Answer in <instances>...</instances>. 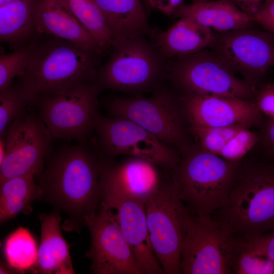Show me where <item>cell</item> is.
Instances as JSON below:
<instances>
[{
	"instance_id": "6da1fadb",
	"label": "cell",
	"mask_w": 274,
	"mask_h": 274,
	"mask_svg": "<svg viewBox=\"0 0 274 274\" xmlns=\"http://www.w3.org/2000/svg\"><path fill=\"white\" fill-rule=\"evenodd\" d=\"M88 142L51 149L44 168L37 176L41 200L69 216L62 228L79 232L84 217L96 212L101 200L102 159Z\"/></svg>"
},
{
	"instance_id": "7a4b0ae2",
	"label": "cell",
	"mask_w": 274,
	"mask_h": 274,
	"mask_svg": "<svg viewBox=\"0 0 274 274\" xmlns=\"http://www.w3.org/2000/svg\"><path fill=\"white\" fill-rule=\"evenodd\" d=\"M212 216L234 236L274 230V162L241 159L226 204Z\"/></svg>"
},
{
	"instance_id": "3957f363",
	"label": "cell",
	"mask_w": 274,
	"mask_h": 274,
	"mask_svg": "<svg viewBox=\"0 0 274 274\" xmlns=\"http://www.w3.org/2000/svg\"><path fill=\"white\" fill-rule=\"evenodd\" d=\"M35 41L30 62L19 84L30 104L39 96L95 82L96 53L67 41L48 36Z\"/></svg>"
},
{
	"instance_id": "277c9868",
	"label": "cell",
	"mask_w": 274,
	"mask_h": 274,
	"mask_svg": "<svg viewBox=\"0 0 274 274\" xmlns=\"http://www.w3.org/2000/svg\"><path fill=\"white\" fill-rule=\"evenodd\" d=\"M169 170L190 213L212 215L227 203L241 160H229L192 145Z\"/></svg>"
},
{
	"instance_id": "5b68a950",
	"label": "cell",
	"mask_w": 274,
	"mask_h": 274,
	"mask_svg": "<svg viewBox=\"0 0 274 274\" xmlns=\"http://www.w3.org/2000/svg\"><path fill=\"white\" fill-rule=\"evenodd\" d=\"M107 62L97 70L95 82L109 89L139 95L153 91L166 76L167 61L145 36L117 43Z\"/></svg>"
},
{
	"instance_id": "8992f818",
	"label": "cell",
	"mask_w": 274,
	"mask_h": 274,
	"mask_svg": "<svg viewBox=\"0 0 274 274\" xmlns=\"http://www.w3.org/2000/svg\"><path fill=\"white\" fill-rule=\"evenodd\" d=\"M106 108L110 116L135 123L180 154L192 145L179 97L160 85L149 97L139 94L112 98Z\"/></svg>"
},
{
	"instance_id": "52a82bcc",
	"label": "cell",
	"mask_w": 274,
	"mask_h": 274,
	"mask_svg": "<svg viewBox=\"0 0 274 274\" xmlns=\"http://www.w3.org/2000/svg\"><path fill=\"white\" fill-rule=\"evenodd\" d=\"M213 51L203 49L167 61L166 76L181 95H227L251 99L257 89L235 76Z\"/></svg>"
},
{
	"instance_id": "ba28073f",
	"label": "cell",
	"mask_w": 274,
	"mask_h": 274,
	"mask_svg": "<svg viewBox=\"0 0 274 274\" xmlns=\"http://www.w3.org/2000/svg\"><path fill=\"white\" fill-rule=\"evenodd\" d=\"M100 91L95 82H90L41 95L35 101L38 115L54 139L87 143L94 132Z\"/></svg>"
},
{
	"instance_id": "9c48e42d",
	"label": "cell",
	"mask_w": 274,
	"mask_h": 274,
	"mask_svg": "<svg viewBox=\"0 0 274 274\" xmlns=\"http://www.w3.org/2000/svg\"><path fill=\"white\" fill-rule=\"evenodd\" d=\"M145 208L152 247L164 273H181L184 226L189 210L180 199L170 173Z\"/></svg>"
},
{
	"instance_id": "30bf717a",
	"label": "cell",
	"mask_w": 274,
	"mask_h": 274,
	"mask_svg": "<svg viewBox=\"0 0 274 274\" xmlns=\"http://www.w3.org/2000/svg\"><path fill=\"white\" fill-rule=\"evenodd\" d=\"M92 143L105 158L119 156L142 158L170 170L179 163L180 153L135 123L125 118L97 114Z\"/></svg>"
},
{
	"instance_id": "8fae6325",
	"label": "cell",
	"mask_w": 274,
	"mask_h": 274,
	"mask_svg": "<svg viewBox=\"0 0 274 274\" xmlns=\"http://www.w3.org/2000/svg\"><path fill=\"white\" fill-rule=\"evenodd\" d=\"M235 237L212 215L188 214L184 223L180 272L183 274L231 273Z\"/></svg>"
},
{
	"instance_id": "7c38bea8",
	"label": "cell",
	"mask_w": 274,
	"mask_h": 274,
	"mask_svg": "<svg viewBox=\"0 0 274 274\" xmlns=\"http://www.w3.org/2000/svg\"><path fill=\"white\" fill-rule=\"evenodd\" d=\"M54 140L38 115L32 113L12 122L5 134V155L0 164V183L44 168Z\"/></svg>"
},
{
	"instance_id": "4fadbf2b",
	"label": "cell",
	"mask_w": 274,
	"mask_h": 274,
	"mask_svg": "<svg viewBox=\"0 0 274 274\" xmlns=\"http://www.w3.org/2000/svg\"><path fill=\"white\" fill-rule=\"evenodd\" d=\"M209 47L256 88L260 78L274 66V34L266 30L250 28L214 32Z\"/></svg>"
},
{
	"instance_id": "5bb4252c",
	"label": "cell",
	"mask_w": 274,
	"mask_h": 274,
	"mask_svg": "<svg viewBox=\"0 0 274 274\" xmlns=\"http://www.w3.org/2000/svg\"><path fill=\"white\" fill-rule=\"evenodd\" d=\"M112 211L100 204L96 212L84 219L91 236L85 256L91 260L92 273L142 274Z\"/></svg>"
},
{
	"instance_id": "9a60e30c",
	"label": "cell",
	"mask_w": 274,
	"mask_h": 274,
	"mask_svg": "<svg viewBox=\"0 0 274 274\" xmlns=\"http://www.w3.org/2000/svg\"><path fill=\"white\" fill-rule=\"evenodd\" d=\"M101 157V197L115 196L145 203L169 175L164 177L163 168L142 158L125 156L116 161Z\"/></svg>"
},
{
	"instance_id": "2e32d148",
	"label": "cell",
	"mask_w": 274,
	"mask_h": 274,
	"mask_svg": "<svg viewBox=\"0 0 274 274\" xmlns=\"http://www.w3.org/2000/svg\"><path fill=\"white\" fill-rule=\"evenodd\" d=\"M179 102L189 125L217 127L258 124L261 113L254 101L227 95H180Z\"/></svg>"
},
{
	"instance_id": "e0dca14e",
	"label": "cell",
	"mask_w": 274,
	"mask_h": 274,
	"mask_svg": "<svg viewBox=\"0 0 274 274\" xmlns=\"http://www.w3.org/2000/svg\"><path fill=\"white\" fill-rule=\"evenodd\" d=\"M100 204L116 210L122 233L142 274L164 273L151 243L145 203L126 198L103 195Z\"/></svg>"
},
{
	"instance_id": "ac0fdd59",
	"label": "cell",
	"mask_w": 274,
	"mask_h": 274,
	"mask_svg": "<svg viewBox=\"0 0 274 274\" xmlns=\"http://www.w3.org/2000/svg\"><path fill=\"white\" fill-rule=\"evenodd\" d=\"M36 26L38 35L64 40L98 55L103 53L63 0H39Z\"/></svg>"
},
{
	"instance_id": "d6986e66",
	"label": "cell",
	"mask_w": 274,
	"mask_h": 274,
	"mask_svg": "<svg viewBox=\"0 0 274 274\" xmlns=\"http://www.w3.org/2000/svg\"><path fill=\"white\" fill-rule=\"evenodd\" d=\"M243 125L217 127L189 125L196 144L203 150L224 159L241 160L260 141V135Z\"/></svg>"
},
{
	"instance_id": "ffe728a7",
	"label": "cell",
	"mask_w": 274,
	"mask_h": 274,
	"mask_svg": "<svg viewBox=\"0 0 274 274\" xmlns=\"http://www.w3.org/2000/svg\"><path fill=\"white\" fill-rule=\"evenodd\" d=\"M174 15L216 32L252 28L254 23L250 16L230 0H199L188 5L183 4Z\"/></svg>"
},
{
	"instance_id": "44dd1931",
	"label": "cell",
	"mask_w": 274,
	"mask_h": 274,
	"mask_svg": "<svg viewBox=\"0 0 274 274\" xmlns=\"http://www.w3.org/2000/svg\"><path fill=\"white\" fill-rule=\"evenodd\" d=\"M59 212L39 214L41 239L37 263L31 270L33 273H75L70 254V245L61 233Z\"/></svg>"
},
{
	"instance_id": "7402d4cb",
	"label": "cell",
	"mask_w": 274,
	"mask_h": 274,
	"mask_svg": "<svg viewBox=\"0 0 274 274\" xmlns=\"http://www.w3.org/2000/svg\"><path fill=\"white\" fill-rule=\"evenodd\" d=\"M159 53L167 61L209 47L214 32L190 19L181 18L165 31L151 30Z\"/></svg>"
},
{
	"instance_id": "603a6c76",
	"label": "cell",
	"mask_w": 274,
	"mask_h": 274,
	"mask_svg": "<svg viewBox=\"0 0 274 274\" xmlns=\"http://www.w3.org/2000/svg\"><path fill=\"white\" fill-rule=\"evenodd\" d=\"M101 11L115 44L145 36L151 30L142 0H93Z\"/></svg>"
},
{
	"instance_id": "cb8c5ba5",
	"label": "cell",
	"mask_w": 274,
	"mask_h": 274,
	"mask_svg": "<svg viewBox=\"0 0 274 274\" xmlns=\"http://www.w3.org/2000/svg\"><path fill=\"white\" fill-rule=\"evenodd\" d=\"M39 0H14L0 6V40L17 49L32 41Z\"/></svg>"
},
{
	"instance_id": "d4e9b609",
	"label": "cell",
	"mask_w": 274,
	"mask_h": 274,
	"mask_svg": "<svg viewBox=\"0 0 274 274\" xmlns=\"http://www.w3.org/2000/svg\"><path fill=\"white\" fill-rule=\"evenodd\" d=\"M34 175L27 174L7 179L0 183V223L15 218L18 214H29L31 203L42 199L43 192L34 181Z\"/></svg>"
},
{
	"instance_id": "484cf974",
	"label": "cell",
	"mask_w": 274,
	"mask_h": 274,
	"mask_svg": "<svg viewBox=\"0 0 274 274\" xmlns=\"http://www.w3.org/2000/svg\"><path fill=\"white\" fill-rule=\"evenodd\" d=\"M36 241L26 228L19 227L6 238L3 253L6 262L18 273H24L36 266L38 258Z\"/></svg>"
},
{
	"instance_id": "4316f807",
	"label": "cell",
	"mask_w": 274,
	"mask_h": 274,
	"mask_svg": "<svg viewBox=\"0 0 274 274\" xmlns=\"http://www.w3.org/2000/svg\"><path fill=\"white\" fill-rule=\"evenodd\" d=\"M71 13L87 30L104 52L114 41L103 15L93 0H63Z\"/></svg>"
},
{
	"instance_id": "83f0119b",
	"label": "cell",
	"mask_w": 274,
	"mask_h": 274,
	"mask_svg": "<svg viewBox=\"0 0 274 274\" xmlns=\"http://www.w3.org/2000/svg\"><path fill=\"white\" fill-rule=\"evenodd\" d=\"M234 237L231 273L274 274V264L270 260L255 251L245 238Z\"/></svg>"
},
{
	"instance_id": "f1b7e54d",
	"label": "cell",
	"mask_w": 274,
	"mask_h": 274,
	"mask_svg": "<svg viewBox=\"0 0 274 274\" xmlns=\"http://www.w3.org/2000/svg\"><path fill=\"white\" fill-rule=\"evenodd\" d=\"M29 104L20 85L0 90V136L5 135L12 122L27 114Z\"/></svg>"
},
{
	"instance_id": "f546056e",
	"label": "cell",
	"mask_w": 274,
	"mask_h": 274,
	"mask_svg": "<svg viewBox=\"0 0 274 274\" xmlns=\"http://www.w3.org/2000/svg\"><path fill=\"white\" fill-rule=\"evenodd\" d=\"M35 41L14 50L11 53L0 55V90L12 85L13 79L20 78L24 73L30 62Z\"/></svg>"
},
{
	"instance_id": "4dcf8cb0",
	"label": "cell",
	"mask_w": 274,
	"mask_h": 274,
	"mask_svg": "<svg viewBox=\"0 0 274 274\" xmlns=\"http://www.w3.org/2000/svg\"><path fill=\"white\" fill-rule=\"evenodd\" d=\"M254 102L261 113L274 119V83H268L257 90Z\"/></svg>"
},
{
	"instance_id": "1f68e13d",
	"label": "cell",
	"mask_w": 274,
	"mask_h": 274,
	"mask_svg": "<svg viewBox=\"0 0 274 274\" xmlns=\"http://www.w3.org/2000/svg\"><path fill=\"white\" fill-rule=\"evenodd\" d=\"M245 239L255 251L265 256L274 264V230Z\"/></svg>"
},
{
	"instance_id": "d6a6232c",
	"label": "cell",
	"mask_w": 274,
	"mask_h": 274,
	"mask_svg": "<svg viewBox=\"0 0 274 274\" xmlns=\"http://www.w3.org/2000/svg\"><path fill=\"white\" fill-rule=\"evenodd\" d=\"M252 19L266 31L274 34V0L261 8Z\"/></svg>"
},
{
	"instance_id": "836d02e7",
	"label": "cell",
	"mask_w": 274,
	"mask_h": 274,
	"mask_svg": "<svg viewBox=\"0 0 274 274\" xmlns=\"http://www.w3.org/2000/svg\"><path fill=\"white\" fill-rule=\"evenodd\" d=\"M268 156L274 162V119H270L260 134V141Z\"/></svg>"
},
{
	"instance_id": "e575fe53",
	"label": "cell",
	"mask_w": 274,
	"mask_h": 274,
	"mask_svg": "<svg viewBox=\"0 0 274 274\" xmlns=\"http://www.w3.org/2000/svg\"><path fill=\"white\" fill-rule=\"evenodd\" d=\"M183 0H147V5L163 13L171 15L183 5Z\"/></svg>"
},
{
	"instance_id": "d590c367",
	"label": "cell",
	"mask_w": 274,
	"mask_h": 274,
	"mask_svg": "<svg viewBox=\"0 0 274 274\" xmlns=\"http://www.w3.org/2000/svg\"><path fill=\"white\" fill-rule=\"evenodd\" d=\"M243 12L253 16L265 5L273 0H230Z\"/></svg>"
},
{
	"instance_id": "8d00e7d4",
	"label": "cell",
	"mask_w": 274,
	"mask_h": 274,
	"mask_svg": "<svg viewBox=\"0 0 274 274\" xmlns=\"http://www.w3.org/2000/svg\"><path fill=\"white\" fill-rule=\"evenodd\" d=\"M15 272L18 273L16 270L10 266L7 262L6 263L3 262L1 263L0 273H15Z\"/></svg>"
},
{
	"instance_id": "74e56055",
	"label": "cell",
	"mask_w": 274,
	"mask_h": 274,
	"mask_svg": "<svg viewBox=\"0 0 274 274\" xmlns=\"http://www.w3.org/2000/svg\"><path fill=\"white\" fill-rule=\"evenodd\" d=\"M13 1L14 0H0V6H2Z\"/></svg>"
},
{
	"instance_id": "f35d334b",
	"label": "cell",
	"mask_w": 274,
	"mask_h": 274,
	"mask_svg": "<svg viewBox=\"0 0 274 274\" xmlns=\"http://www.w3.org/2000/svg\"><path fill=\"white\" fill-rule=\"evenodd\" d=\"M142 1L143 2V3L145 4H147V0H142Z\"/></svg>"
}]
</instances>
